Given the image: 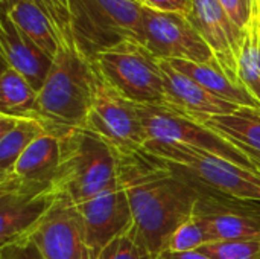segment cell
<instances>
[{"mask_svg": "<svg viewBox=\"0 0 260 259\" xmlns=\"http://www.w3.org/2000/svg\"><path fill=\"white\" fill-rule=\"evenodd\" d=\"M116 154L117 179L128 197L134 229L157 259L174 231L193 215L201 189L177 166L143 148Z\"/></svg>", "mask_w": 260, "mask_h": 259, "instance_id": "6da1fadb", "label": "cell"}, {"mask_svg": "<svg viewBox=\"0 0 260 259\" xmlns=\"http://www.w3.org/2000/svg\"><path fill=\"white\" fill-rule=\"evenodd\" d=\"M98 72L75 43H62L53 58L50 72L38 92L34 118L40 119L49 134L64 136L84 128L90 113Z\"/></svg>", "mask_w": 260, "mask_h": 259, "instance_id": "7a4b0ae2", "label": "cell"}, {"mask_svg": "<svg viewBox=\"0 0 260 259\" xmlns=\"http://www.w3.org/2000/svg\"><path fill=\"white\" fill-rule=\"evenodd\" d=\"M61 156L55 194L73 205L84 203L119 185L117 154L99 136L75 128L59 137Z\"/></svg>", "mask_w": 260, "mask_h": 259, "instance_id": "3957f363", "label": "cell"}, {"mask_svg": "<svg viewBox=\"0 0 260 259\" xmlns=\"http://www.w3.org/2000/svg\"><path fill=\"white\" fill-rule=\"evenodd\" d=\"M143 150L177 166L201 189L235 200L260 202V171L180 143L146 142Z\"/></svg>", "mask_w": 260, "mask_h": 259, "instance_id": "277c9868", "label": "cell"}, {"mask_svg": "<svg viewBox=\"0 0 260 259\" xmlns=\"http://www.w3.org/2000/svg\"><path fill=\"white\" fill-rule=\"evenodd\" d=\"M67 8L73 43L90 61L125 40L142 43L139 0H67Z\"/></svg>", "mask_w": 260, "mask_h": 259, "instance_id": "5b68a950", "label": "cell"}, {"mask_svg": "<svg viewBox=\"0 0 260 259\" xmlns=\"http://www.w3.org/2000/svg\"><path fill=\"white\" fill-rule=\"evenodd\" d=\"M93 64L117 92L137 104H165V76L160 60L142 43L125 40L101 52Z\"/></svg>", "mask_w": 260, "mask_h": 259, "instance_id": "8992f818", "label": "cell"}, {"mask_svg": "<svg viewBox=\"0 0 260 259\" xmlns=\"http://www.w3.org/2000/svg\"><path fill=\"white\" fill-rule=\"evenodd\" d=\"M146 142L180 143L213 153L250 169L260 171V162L251 154L224 139L204 124L165 104H140Z\"/></svg>", "mask_w": 260, "mask_h": 259, "instance_id": "52a82bcc", "label": "cell"}, {"mask_svg": "<svg viewBox=\"0 0 260 259\" xmlns=\"http://www.w3.org/2000/svg\"><path fill=\"white\" fill-rule=\"evenodd\" d=\"M84 128L105 140L116 153L142 150L146 143L140 104L123 96L99 73Z\"/></svg>", "mask_w": 260, "mask_h": 259, "instance_id": "ba28073f", "label": "cell"}, {"mask_svg": "<svg viewBox=\"0 0 260 259\" xmlns=\"http://www.w3.org/2000/svg\"><path fill=\"white\" fill-rule=\"evenodd\" d=\"M142 44L158 60L218 64L210 46L190 23L189 17L181 14L158 12L143 6Z\"/></svg>", "mask_w": 260, "mask_h": 259, "instance_id": "9c48e42d", "label": "cell"}, {"mask_svg": "<svg viewBox=\"0 0 260 259\" xmlns=\"http://www.w3.org/2000/svg\"><path fill=\"white\" fill-rule=\"evenodd\" d=\"M29 238L46 259H98L78 208L58 195Z\"/></svg>", "mask_w": 260, "mask_h": 259, "instance_id": "30bf717a", "label": "cell"}, {"mask_svg": "<svg viewBox=\"0 0 260 259\" xmlns=\"http://www.w3.org/2000/svg\"><path fill=\"white\" fill-rule=\"evenodd\" d=\"M59 156V137L49 133L43 134L6 172L0 174V192L26 195L55 192Z\"/></svg>", "mask_w": 260, "mask_h": 259, "instance_id": "8fae6325", "label": "cell"}, {"mask_svg": "<svg viewBox=\"0 0 260 259\" xmlns=\"http://www.w3.org/2000/svg\"><path fill=\"white\" fill-rule=\"evenodd\" d=\"M193 214L213 243L260 238V202L235 200L201 189Z\"/></svg>", "mask_w": 260, "mask_h": 259, "instance_id": "7c38bea8", "label": "cell"}, {"mask_svg": "<svg viewBox=\"0 0 260 259\" xmlns=\"http://www.w3.org/2000/svg\"><path fill=\"white\" fill-rule=\"evenodd\" d=\"M189 20L213 50L219 67L232 79L241 82L238 76V58L244 31L233 23L219 0H193Z\"/></svg>", "mask_w": 260, "mask_h": 259, "instance_id": "4fadbf2b", "label": "cell"}, {"mask_svg": "<svg viewBox=\"0 0 260 259\" xmlns=\"http://www.w3.org/2000/svg\"><path fill=\"white\" fill-rule=\"evenodd\" d=\"M75 206L82 217L87 240L96 255L134 224L128 197L120 185Z\"/></svg>", "mask_w": 260, "mask_h": 259, "instance_id": "5bb4252c", "label": "cell"}, {"mask_svg": "<svg viewBox=\"0 0 260 259\" xmlns=\"http://www.w3.org/2000/svg\"><path fill=\"white\" fill-rule=\"evenodd\" d=\"M160 66L165 76V105L172 107L198 122L213 116L229 114L241 108L215 96L201 84L175 69L169 61L160 60Z\"/></svg>", "mask_w": 260, "mask_h": 259, "instance_id": "9a60e30c", "label": "cell"}, {"mask_svg": "<svg viewBox=\"0 0 260 259\" xmlns=\"http://www.w3.org/2000/svg\"><path fill=\"white\" fill-rule=\"evenodd\" d=\"M0 49L3 66L18 72L40 92L50 72L53 58L24 35L8 15H2L0 20Z\"/></svg>", "mask_w": 260, "mask_h": 259, "instance_id": "2e32d148", "label": "cell"}, {"mask_svg": "<svg viewBox=\"0 0 260 259\" xmlns=\"http://www.w3.org/2000/svg\"><path fill=\"white\" fill-rule=\"evenodd\" d=\"M55 198V192L40 195L0 192V246L29 237Z\"/></svg>", "mask_w": 260, "mask_h": 259, "instance_id": "e0dca14e", "label": "cell"}, {"mask_svg": "<svg viewBox=\"0 0 260 259\" xmlns=\"http://www.w3.org/2000/svg\"><path fill=\"white\" fill-rule=\"evenodd\" d=\"M175 69L201 84L215 96L232 102L238 107H248V108H259L260 104L251 96V93L238 81L232 79L218 64H203V63H192V61H181L174 60L169 61Z\"/></svg>", "mask_w": 260, "mask_h": 259, "instance_id": "ac0fdd59", "label": "cell"}, {"mask_svg": "<svg viewBox=\"0 0 260 259\" xmlns=\"http://www.w3.org/2000/svg\"><path fill=\"white\" fill-rule=\"evenodd\" d=\"M8 17L14 24L27 35L44 53L55 58L62 46V37L50 18L49 12L38 0H26L17 5Z\"/></svg>", "mask_w": 260, "mask_h": 259, "instance_id": "d6986e66", "label": "cell"}, {"mask_svg": "<svg viewBox=\"0 0 260 259\" xmlns=\"http://www.w3.org/2000/svg\"><path fill=\"white\" fill-rule=\"evenodd\" d=\"M260 162V110L241 107L233 113L200 121Z\"/></svg>", "mask_w": 260, "mask_h": 259, "instance_id": "ffe728a7", "label": "cell"}, {"mask_svg": "<svg viewBox=\"0 0 260 259\" xmlns=\"http://www.w3.org/2000/svg\"><path fill=\"white\" fill-rule=\"evenodd\" d=\"M46 133L43 122L34 116L0 114V174L6 172Z\"/></svg>", "mask_w": 260, "mask_h": 259, "instance_id": "44dd1931", "label": "cell"}, {"mask_svg": "<svg viewBox=\"0 0 260 259\" xmlns=\"http://www.w3.org/2000/svg\"><path fill=\"white\" fill-rule=\"evenodd\" d=\"M38 92L14 69L3 66L0 76V114L34 116Z\"/></svg>", "mask_w": 260, "mask_h": 259, "instance_id": "7402d4cb", "label": "cell"}, {"mask_svg": "<svg viewBox=\"0 0 260 259\" xmlns=\"http://www.w3.org/2000/svg\"><path fill=\"white\" fill-rule=\"evenodd\" d=\"M238 76L241 84L260 104V26L256 11L244 31V40L238 58Z\"/></svg>", "mask_w": 260, "mask_h": 259, "instance_id": "603a6c76", "label": "cell"}, {"mask_svg": "<svg viewBox=\"0 0 260 259\" xmlns=\"http://www.w3.org/2000/svg\"><path fill=\"white\" fill-rule=\"evenodd\" d=\"M212 243L213 240L209 235L207 229L193 214L189 220H186L174 231L165 252H192L200 250Z\"/></svg>", "mask_w": 260, "mask_h": 259, "instance_id": "cb8c5ba5", "label": "cell"}, {"mask_svg": "<svg viewBox=\"0 0 260 259\" xmlns=\"http://www.w3.org/2000/svg\"><path fill=\"white\" fill-rule=\"evenodd\" d=\"M98 259H152V256L133 224L126 232L107 244L99 252Z\"/></svg>", "mask_w": 260, "mask_h": 259, "instance_id": "d4e9b609", "label": "cell"}, {"mask_svg": "<svg viewBox=\"0 0 260 259\" xmlns=\"http://www.w3.org/2000/svg\"><path fill=\"white\" fill-rule=\"evenodd\" d=\"M213 259H260V238L218 241L203 247Z\"/></svg>", "mask_w": 260, "mask_h": 259, "instance_id": "484cf974", "label": "cell"}, {"mask_svg": "<svg viewBox=\"0 0 260 259\" xmlns=\"http://www.w3.org/2000/svg\"><path fill=\"white\" fill-rule=\"evenodd\" d=\"M0 259H46L38 246L29 238L23 237L8 244L0 246Z\"/></svg>", "mask_w": 260, "mask_h": 259, "instance_id": "4316f807", "label": "cell"}, {"mask_svg": "<svg viewBox=\"0 0 260 259\" xmlns=\"http://www.w3.org/2000/svg\"><path fill=\"white\" fill-rule=\"evenodd\" d=\"M44 5L46 11L49 12L50 18L56 24L62 41L64 43H72V29H70V14L67 8V0H41Z\"/></svg>", "mask_w": 260, "mask_h": 259, "instance_id": "83f0119b", "label": "cell"}, {"mask_svg": "<svg viewBox=\"0 0 260 259\" xmlns=\"http://www.w3.org/2000/svg\"><path fill=\"white\" fill-rule=\"evenodd\" d=\"M219 3L233 20V23L241 31H245L253 17L254 0H219Z\"/></svg>", "mask_w": 260, "mask_h": 259, "instance_id": "f1b7e54d", "label": "cell"}, {"mask_svg": "<svg viewBox=\"0 0 260 259\" xmlns=\"http://www.w3.org/2000/svg\"><path fill=\"white\" fill-rule=\"evenodd\" d=\"M142 5L158 12L181 14L189 17L192 12L193 0H142Z\"/></svg>", "mask_w": 260, "mask_h": 259, "instance_id": "f546056e", "label": "cell"}, {"mask_svg": "<svg viewBox=\"0 0 260 259\" xmlns=\"http://www.w3.org/2000/svg\"><path fill=\"white\" fill-rule=\"evenodd\" d=\"M157 259H213L203 249L192 252H163Z\"/></svg>", "mask_w": 260, "mask_h": 259, "instance_id": "4dcf8cb0", "label": "cell"}, {"mask_svg": "<svg viewBox=\"0 0 260 259\" xmlns=\"http://www.w3.org/2000/svg\"><path fill=\"white\" fill-rule=\"evenodd\" d=\"M21 2H26V0H0V8H2V15H8L17 5H20ZM41 2V0H38ZM44 6V5H43Z\"/></svg>", "mask_w": 260, "mask_h": 259, "instance_id": "1f68e13d", "label": "cell"}, {"mask_svg": "<svg viewBox=\"0 0 260 259\" xmlns=\"http://www.w3.org/2000/svg\"><path fill=\"white\" fill-rule=\"evenodd\" d=\"M254 11L257 14V18H259V26H260V0H254Z\"/></svg>", "mask_w": 260, "mask_h": 259, "instance_id": "d6a6232c", "label": "cell"}, {"mask_svg": "<svg viewBox=\"0 0 260 259\" xmlns=\"http://www.w3.org/2000/svg\"><path fill=\"white\" fill-rule=\"evenodd\" d=\"M139 2H140V3H142V0H139Z\"/></svg>", "mask_w": 260, "mask_h": 259, "instance_id": "836d02e7", "label": "cell"}]
</instances>
